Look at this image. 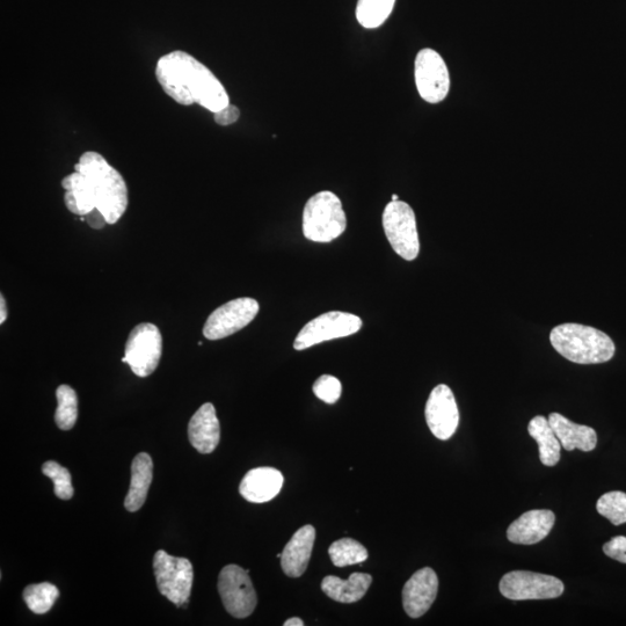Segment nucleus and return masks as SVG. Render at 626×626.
<instances>
[{
  "instance_id": "f257e3e1",
  "label": "nucleus",
  "mask_w": 626,
  "mask_h": 626,
  "mask_svg": "<svg viewBox=\"0 0 626 626\" xmlns=\"http://www.w3.org/2000/svg\"><path fill=\"white\" fill-rule=\"evenodd\" d=\"M156 77L167 96L180 105L198 104L213 113L230 105L227 91L213 72L180 50L160 58Z\"/></svg>"
},
{
  "instance_id": "f03ea898",
  "label": "nucleus",
  "mask_w": 626,
  "mask_h": 626,
  "mask_svg": "<svg viewBox=\"0 0 626 626\" xmlns=\"http://www.w3.org/2000/svg\"><path fill=\"white\" fill-rule=\"evenodd\" d=\"M75 171L85 177L96 208L104 214L107 224L118 223L128 208V188L120 172L93 151L80 157Z\"/></svg>"
},
{
  "instance_id": "7ed1b4c3",
  "label": "nucleus",
  "mask_w": 626,
  "mask_h": 626,
  "mask_svg": "<svg viewBox=\"0 0 626 626\" xmlns=\"http://www.w3.org/2000/svg\"><path fill=\"white\" fill-rule=\"evenodd\" d=\"M553 348L578 365H599L614 358L616 347L608 334L594 327L567 323L550 333Z\"/></svg>"
},
{
  "instance_id": "20e7f679",
  "label": "nucleus",
  "mask_w": 626,
  "mask_h": 626,
  "mask_svg": "<svg viewBox=\"0 0 626 626\" xmlns=\"http://www.w3.org/2000/svg\"><path fill=\"white\" fill-rule=\"evenodd\" d=\"M347 218L338 196L319 192L309 199L303 213V234L315 243H330L344 234Z\"/></svg>"
},
{
  "instance_id": "39448f33",
  "label": "nucleus",
  "mask_w": 626,
  "mask_h": 626,
  "mask_svg": "<svg viewBox=\"0 0 626 626\" xmlns=\"http://www.w3.org/2000/svg\"><path fill=\"white\" fill-rule=\"evenodd\" d=\"M154 571L160 594L178 608H187L194 578L192 563L159 550L154 557Z\"/></svg>"
},
{
  "instance_id": "423d86ee",
  "label": "nucleus",
  "mask_w": 626,
  "mask_h": 626,
  "mask_svg": "<svg viewBox=\"0 0 626 626\" xmlns=\"http://www.w3.org/2000/svg\"><path fill=\"white\" fill-rule=\"evenodd\" d=\"M383 228L393 251L407 261L419 256L420 242L416 214L403 201H391L384 209Z\"/></svg>"
},
{
  "instance_id": "0eeeda50",
  "label": "nucleus",
  "mask_w": 626,
  "mask_h": 626,
  "mask_svg": "<svg viewBox=\"0 0 626 626\" xmlns=\"http://www.w3.org/2000/svg\"><path fill=\"white\" fill-rule=\"evenodd\" d=\"M125 353L122 361L128 363L136 376L154 374L163 354L162 333L151 323L137 325L129 334Z\"/></svg>"
},
{
  "instance_id": "6e6552de",
  "label": "nucleus",
  "mask_w": 626,
  "mask_h": 626,
  "mask_svg": "<svg viewBox=\"0 0 626 626\" xmlns=\"http://www.w3.org/2000/svg\"><path fill=\"white\" fill-rule=\"evenodd\" d=\"M362 327V319L353 313L331 311L312 319L303 327L294 342L296 351L322 344V342L353 336Z\"/></svg>"
},
{
  "instance_id": "1a4fd4ad",
  "label": "nucleus",
  "mask_w": 626,
  "mask_h": 626,
  "mask_svg": "<svg viewBox=\"0 0 626 626\" xmlns=\"http://www.w3.org/2000/svg\"><path fill=\"white\" fill-rule=\"evenodd\" d=\"M499 589L508 600H550L562 596L565 586L562 580L552 575L514 571L502 577Z\"/></svg>"
},
{
  "instance_id": "9d476101",
  "label": "nucleus",
  "mask_w": 626,
  "mask_h": 626,
  "mask_svg": "<svg viewBox=\"0 0 626 626\" xmlns=\"http://www.w3.org/2000/svg\"><path fill=\"white\" fill-rule=\"evenodd\" d=\"M249 574L238 565H228L218 577V593L225 610L236 618L249 617L257 607V593Z\"/></svg>"
},
{
  "instance_id": "9b49d317",
  "label": "nucleus",
  "mask_w": 626,
  "mask_h": 626,
  "mask_svg": "<svg viewBox=\"0 0 626 626\" xmlns=\"http://www.w3.org/2000/svg\"><path fill=\"white\" fill-rule=\"evenodd\" d=\"M258 312L259 303L253 298H237L225 303L208 317L203 336L213 341L228 338L249 325Z\"/></svg>"
},
{
  "instance_id": "f8f14e48",
  "label": "nucleus",
  "mask_w": 626,
  "mask_h": 626,
  "mask_svg": "<svg viewBox=\"0 0 626 626\" xmlns=\"http://www.w3.org/2000/svg\"><path fill=\"white\" fill-rule=\"evenodd\" d=\"M416 84L420 97L429 104H439L447 98L450 76L446 62L433 49H422L416 58Z\"/></svg>"
},
{
  "instance_id": "ddd939ff",
  "label": "nucleus",
  "mask_w": 626,
  "mask_h": 626,
  "mask_svg": "<svg viewBox=\"0 0 626 626\" xmlns=\"http://www.w3.org/2000/svg\"><path fill=\"white\" fill-rule=\"evenodd\" d=\"M426 421L439 440H449L460 424V412L453 391L446 384L434 388L426 404Z\"/></svg>"
},
{
  "instance_id": "4468645a",
  "label": "nucleus",
  "mask_w": 626,
  "mask_h": 626,
  "mask_svg": "<svg viewBox=\"0 0 626 626\" xmlns=\"http://www.w3.org/2000/svg\"><path fill=\"white\" fill-rule=\"evenodd\" d=\"M439 591L438 575L429 567L414 573L403 589V606L412 618L424 616L436 599Z\"/></svg>"
},
{
  "instance_id": "2eb2a0df",
  "label": "nucleus",
  "mask_w": 626,
  "mask_h": 626,
  "mask_svg": "<svg viewBox=\"0 0 626 626\" xmlns=\"http://www.w3.org/2000/svg\"><path fill=\"white\" fill-rule=\"evenodd\" d=\"M556 515L548 509H535L520 516L507 529L509 542L534 545L547 538L555 526Z\"/></svg>"
},
{
  "instance_id": "dca6fc26",
  "label": "nucleus",
  "mask_w": 626,
  "mask_h": 626,
  "mask_svg": "<svg viewBox=\"0 0 626 626\" xmlns=\"http://www.w3.org/2000/svg\"><path fill=\"white\" fill-rule=\"evenodd\" d=\"M188 439L201 454H211L221 440L220 421L213 404L202 405L188 425Z\"/></svg>"
},
{
  "instance_id": "f3484780",
  "label": "nucleus",
  "mask_w": 626,
  "mask_h": 626,
  "mask_svg": "<svg viewBox=\"0 0 626 626\" xmlns=\"http://www.w3.org/2000/svg\"><path fill=\"white\" fill-rule=\"evenodd\" d=\"M285 478L274 468H257L246 473L240 483L242 497L253 504H264L280 493Z\"/></svg>"
},
{
  "instance_id": "a211bd4d",
  "label": "nucleus",
  "mask_w": 626,
  "mask_h": 626,
  "mask_svg": "<svg viewBox=\"0 0 626 626\" xmlns=\"http://www.w3.org/2000/svg\"><path fill=\"white\" fill-rule=\"evenodd\" d=\"M316 540V529L304 526L296 531L286 545L281 556V566L290 578H300L308 569L313 544Z\"/></svg>"
},
{
  "instance_id": "6ab92c4d",
  "label": "nucleus",
  "mask_w": 626,
  "mask_h": 626,
  "mask_svg": "<svg viewBox=\"0 0 626 626\" xmlns=\"http://www.w3.org/2000/svg\"><path fill=\"white\" fill-rule=\"evenodd\" d=\"M548 420L565 450L579 449L589 453L596 448L598 435L592 427L574 424L559 413H551Z\"/></svg>"
},
{
  "instance_id": "aec40b11",
  "label": "nucleus",
  "mask_w": 626,
  "mask_h": 626,
  "mask_svg": "<svg viewBox=\"0 0 626 626\" xmlns=\"http://www.w3.org/2000/svg\"><path fill=\"white\" fill-rule=\"evenodd\" d=\"M154 478V462L147 453L138 454L131 464V482L125 500L127 511H140L147 500L148 492Z\"/></svg>"
},
{
  "instance_id": "412c9836",
  "label": "nucleus",
  "mask_w": 626,
  "mask_h": 626,
  "mask_svg": "<svg viewBox=\"0 0 626 626\" xmlns=\"http://www.w3.org/2000/svg\"><path fill=\"white\" fill-rule=\"evenodd\" d=\"M371 582H373V578L366 573H353L348 580L329 575L323 580L322 589L334 601L354 603L360 601L367 594Z\"/></svg>"
},
{
  "instance_id": "4be33fe9",
  "label": "nucleus",
  "mask_w": 626,
  "mask_h": 626,
  "mask_svg": "<svg viewBox=\"0 0 626 626\" xmlns=\"http://www.w3.org/2000/svg\"><path fill=\"white\" fill-rule=\"evenodd\" d=\"M528 432L540 447V460L545 467H555L560 461L562 444L547 418L537 416L529 422Z\"/></svg>"
},
{
  "instance_id": "5701e85b",
  "label": "nucleus",
  "mask_w": 626,
  "mask_h": 626,
  "mask_svg": "<svg viewBox=\"0 0 626 626\" xmlns=\"http://www.w3.org/2000/svg\"><path fill=\"white\" fill-rule=\"evenodd\" d=\"M396 0H359L356 6V19L362 27L374 29L388 20Z\"/></svg>"
},
{
  "instance_id": "b1692460",
  "label": "nucleus",
  "mask_w": 626,
  "mask_h": 626,
  "mask_svg": "<svg viewBox=\"0 0 626 626\" xmlns=\"http://www.w3.org/2000/svg\"><path fill=\"white\" fill-rule=\"evenodd\" d=\"M58 402L55 412V422L62 431H70L74 428L78 418L77 393L69 385H61L56 391Z\"/></svg>"
},
{
  "instance_id": "393cba45",
  "label": "nucleus",
  "mask_w": 626,
  "mask_h": 626,
  "mask_svg": "<svg viewBox=\"0 0 626 626\" xmlns=\"http://www.w3.org/2000/svg\"><path fill=\"white\" fill-rule=\"evenodd\" d=\"M58 596H60V591L49 582L29 585L23 593L27 607L36 615L47 614L54 607Z\"/></svg>"
},
{
  "instance_id": "a878e982",
  "label": "nucleus",
  "mask_w": 626,
  "mask_h": 626,
  "mask_svg": "<svg viewBox=\"0 0 626 626\" xmlns=\"http://www.w3.org/2000/svg\"><path fill=\"white\" fill-rule=\"evenodd\" d=\"M329 553L332 563L338 567L361 564L368 559L367 549L352 538H342L334 542Z\"/></svg>"
},
{
  "instance_id": "bb28decb",
  "label": "nucleus",
  "mask_w": 626,
  "mask_h": 626,
  "mask_svg": "<svg viewBox=\"0 0 626 626\" xmlns=\"http://www.w3.org/2000/svg\"><path fill=\"white\" fill-rule=\"evenodd\" d=\"M596 509L614 526H621L626 523V493L613 491L603 494L596 504Z\"/></svg>"
},
{
  "instance_id": "cd10ccee",
  "label": "nucleus",
  "mask_w": 626,
  "mask_h": 626,
  "mask_svg": "<svg viewBox=\"0 0 626 626\" xmlns=\"http://www.w3.org/2000/svg\"><path fill=\"white\" fill-rule=\"evenodd\" d=\"M43 475L49 477L54 482V492L57 498L70 500L74 497V487H72L71 473L68 469L61 467L54 461L43 464Z\"/></svg>"
},
{
  "instance_id": "c85d7f7f",
  "label": "nucleus",
  "mask_w": 626,
  "mask_h": 626,
  "mask_svg": "<svg viewBox=\"0 0 626 626\" xmlns=\"http://www.w3.org/2000/svg\"><path fill=\"white\" fill-rule=\"evenodd\" d=\"M313 393L326 404H336L341 397L342 385L337 377L323 375L313 384Z\"/></svg>"
},
{
  "instance_id": "c756f323",
  "label": "nucleus",
  "mask_w": 626,
  "mask_h": 626,
  "mask_svg": "<svg viewBox=\"0 0 626 626\" xmlns=\"http://www.w3.org/2000/svg\"><path fill=\"white\" fill-rule=\"evenodd\" d=\"M603 552L622 564H626V537L616 536L603 545Z\"/></svg>"
},
{
  "instance_id": "7c9ffc66",
  "label": "nucleus",
  "mask_w": 626,
  "mask_h": 626,
  "mask_svg": "<svg viewBox=\"0 0 626 626\" xmlns=\"http://www.w3.org/2000/svg\"><path fill=\"white\" fill-rule=\"evenodd\" d=\"M240 111L234 105H228L215 113V122L220 126H230L239 120Z\"/></svg>"
},
{
  "instance_id": "2f4dec72",
  "label": "nucleus",
  "mask_w": 626,
  "mask_h": 626,
  "mask_svg": "<svg viewBox=\"0 0 626 626\" xmlns=\"http://www.w3.org/2000/svg\"><path fill=\"white\" fill-rule=\"evenodd\" d=\"M83 221H86L92 229H103L107 224L106 217L99 209H93L91 213L84 216Z\"/></svg>"
},
{
  "instance_id": "473e14b6",
  "label": "nucleus",
  "mask_w": 626,
  "mask_h": 626,
  "mask_svg": "<svg viewBox=\"0 0 626 626\" xmlns=\"http://www.w3.org/2000/svg\"><path fill=\"white\" fill-rule=\"evenodd\" d=\"M7 319V308L4 296H0V324H4Z\"/></svg>"
},
{
  "instance_id": "72a5a7b5",
  "label": "nucleus",
  "mask_w": 626,
  "mask_h": 626,
  "mask_svg": "<svg viewBox=\"0 0 626 626\" xmlns=\"http://www.w3.org/2000/svg\"><path fill=\"white\" fill-rule=\"evenodd\" d=\"M286 626H304V622L301 620V618H290V620H288L287 622H285Z\"/></svg>"
},
{
  "instance_id": "f704fd0d",
  "label": "nucleus",
  "mask_w": 626,
  "mask_h": 626,
  "mask_svg": "<svg viewBox=\"0 0 626 626\" xmlns=\"http://www.w3.org/2000/svg\"><path fill=\"white\" fill-rule=\"evenodd\" d=\"M399 200V196L396 194L392 195V201H398Z\"/></svg>"
}]
</instances>
